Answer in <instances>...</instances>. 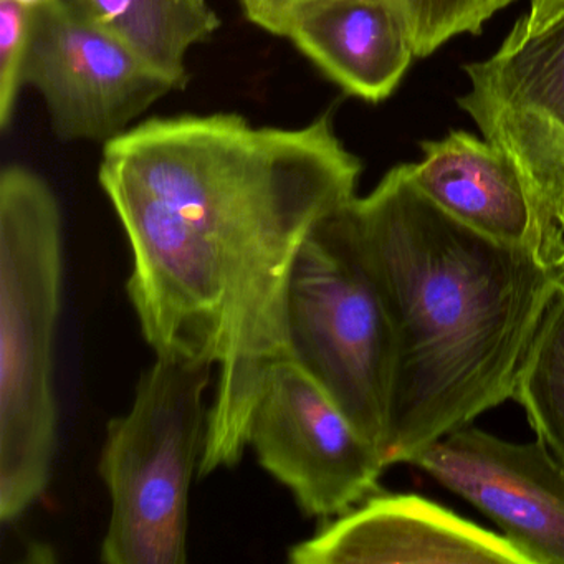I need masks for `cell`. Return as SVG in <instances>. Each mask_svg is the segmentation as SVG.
Wrapping results in <instances>:
<instances>
[{
	"mask_svg": "<svg viewBox=\"0 0 564 564\" xmlns=\"http://www.w3.org/2000/svg\"><path fill=\"white\" fill-rule=\"evenodd\" d=\"M18 2H21L25 8L37 9L41 8V6L48 4L52 0H18Z\"/></svg>",
	"mask_w": 564,
	"mask_h": 564,
	"instance_id": "ffe728a7",
	"label": "cell"
},
{
	"mask_svg": "<svg viewBox=\"0 0 564 564\" xmlns=\"http://www.w3.org/2000/svg\"><path fill=\"white\" fill-rule=\"evenodd\" d=\"M64 224L47 181L0 173V520H19L51 484L57 451L55 339Z\"/></svg>",
	"mask_w": 564,
	"mask_h": 564,
	"instance_id": "3957f363",
	"label": "cell"
},
{
	"mask_svg": "<svg viewBox=\"0 0 564 564\" xmlns=\"http://www.w3.org/2000/svg\"><path fill=\"white\" fill-rule=\"evenodd\" d=\"M556 227L557 236H560V256H557V265H560L561 272L564 275V191L561 194L560 204L556 209Z\"/></svg>",
	"mask_w": 564,
	"mask_h": 564,
	"instance_id": "d6986e66",
	"label": "cell"
},
{
	"mask_svg": "<svg viewBox=\"0 0 564 564\" xmlns=\"http://www.w3.org/2000/svg\"><path fill=\"white\" fill-rule=\"evenodd\" d=\"M564 12V0H531L530 12L523 15L530 31L546 28Z\"/></svg>",
	"mask_w": 564,
	"mask_h": 564,
	"instance_id": "ac0fdd59",
	"label": "cell"
},
{
	"mask_svg": "<svg viewBox=\"0 0 564 564\" xmlns=\"http://www.w3.org/2000/svg\"><path fill=\"white\" fill-rule=\"evenodd\" d=\"M101 25L181 90L187 54L219 31L220 19L207 0H130L120 18Z\"/></svg>",
	"mask_w": 564,
	"mask_h": 564,
	"instance_id": "4fadbf2b",
	"label": "cell"
},
{
	"mask_svg": "<svg viewBox=\"0 0 564 564\" xmlns=\"http://www.w3.org/2000/svg\"><path fill=\"white\" fill-rule=\"evenodd\" d=\"M289 339L292 358L384 455L394 391V329L375 282L328 217L293 267Z\"/></svg>",
	"mask_w": 564,
	"mask_h": 564,
	"instance_id": "5b68a950",
	"label": "cell"
},
{
	"mask_svg": "<svg viewBox=\"0 0 564 564\" xmlns=\"http://www.w3.org/2000/svg\"><path fill=\"white\" fill-rule=\"evenodd\" d=\"M293 564H530L503 534L411 494H378L290 547Z\"/></svg>",
	"mask_w": 564,
	"mask_h": 564,
	"instance_id": "30bf717a",
	"label": "cell"
},
{
	"mask_svg": "<svg viewBox=\"0 0 564 564\" xmlns=\"http://www.w3.org/2000/svg\"><path fill=\"white\" fill-rule=\"evenodd\" d=\"M98 181L130 246L144 341L216 371L199 477L236 467L270 371L292 359L300 250L359 173L313 128L214 113L137 124L105 144Z\"/></svg>",
	"mask_w": 564,
	"mask_h": 564,
	"instance_id": "6da1fadb",
	"label": "cell"
},
{
	"mask_svg": "<svg viewBox=\"0 0 564 564\" xmlns=\"http://www.w3.org/2000/svg\"><path fill=\"white\" fill-rule=\"evenodd\" d=\"M25 85L44 98L55 134L110 143L173 85L70 0L32 9Z\"/></svg>",
	"mask_w": 564,
	"mask_h": 564,
	"instance_id": "52a82bcc",
	"label": "cell"
},
{
	"mask_svg": "<svg viewBox=\"0 0 564 564\" xmlns=\"http://www.w3.org/2000/svg\"><path fill=\"white\" fill-rule=\"evenodd\" d=\"M421 148L422 160L408 164L409 176L434 206L485 239L538 253L557 265L560 240L501 148L467 131H452Z\"/></svg>",
	"mask_w": 564,
	"mask_h": 564,
	"instance_id": "8fae6325",
	"label": "cell"
},
{
	"mask_svg": "<svg viewBox=\"0 0 564 564\" xmlns=\"http://www.w3.org/2000/svg\"><path fill=\"white\" fill-rule=\"evenodd\" d=\"M70 2L98 24L113 22L130 6V0H70Z\"/></svg>",
	"mask_w": 564,
	"mask_h": 564,
	"instance_id": "e0dca14e",
	"label": "cell"
},
{
	"mask_svg": "<svg viewBox=\"0 0 564 564\" xmlns=\"http://www.w3.org/2000/svg\"><path fill=\"white\" fill-rule=\"evenodd\" d=\"M414 39L415 57L425 58L458 35H480L485 24L514 0H398Z\"/></svg>",
	"mask_w": 564,
	"mask_h": 564,
	"instance_id": "9a60e30c",
	"label": "cell"
},
{
	"mask_svg": "<svg viewBox=\"0 0 564 564\" xmlns=\"http://www.w3.org/2000/svg\"><path fill=\"white\" fill-rule=\"evenodd\" d=\"M280 37L368 104L391 97L415 57L398 0H310L290 12Z\"/></svg>",
	"mask_w": 564,
	"mask_h": 564,
	"instance_id": "7c38bea8",
	"label": "cell"
},
{
	"mask_svg": "<svg viewBox=\"0 0 564 564\" xmlns=\"http://www.w3.org/2000/svg\"><path fill=\"white\" fill-rule=\"evenodd\" d=\"M247 445L306 517H339L379 491L382 452L295 359L270 371Z\"/></svg>",
	"mask_w": 564,
	"mask_h": 564,
	"instance_id": "8992f818",
	"label": "cell"
},
{
	"mask_svg": "<svg viewBox=\"0 0 564 564\" xmlns=\"http://www.w3.org/2000/svg\"><path fill=\"white\" fill-rule=\"evenodd\" d=\"M408 465L490 518L530 564H564V464L543 442L505 441L468 424Z\"/></svg>",
	"mask_w": 564,
	"mask_h": 564,
	"instance_id": "9c48e42d",
	"label": "cell"
},
{
	"mask_svg": "<svg viewBox=\"0 0 564 564\" xmlns=\"http://www.w3.org/2000/svg\"><path fill=\"white\" fill-rule=\"evenodd\" d=\"M32 9L18 0H0V130L14 118L31 44Z\"/></svg>",
	"mask_w": 564,
	"mask_h": 564,
	"instance_id": "2e32d148",
	"label": "cell"
},
{
	"mask_svg": "<svg viewBox=\"0 0 564 564\" xmlns=\"http://www.w3.org/2000/svg\"><path fill=\"white\" fill-rule=\"evenodd\" d=\"M538 441L564 464V283L547 306L514 382Z\"/></svg>",
	"mask_w": 564,
	"mask_h": 564,
	"instance_id": "5bb4252c",
	"label": "cell"
},
{
	"mask_svg": "<svg viewBox=\"0 0 564 564\" xmlns=\"http://www.w3.org/2000/svg\"><path fill=\"white\" fill-rule=\"evenodd\" d=\"M213 372L156 356L130 411L108 424L98 465L111 501L104 563H187L189 491L206 451Z\"/></svg>",
	"mask_w": 564,
	"mask_h": 564,
	"instance_id": "277c9868",
	"label": "cell"
},
{
	"mask_svg": "<svg viewBox=\"0 0 564 564\" xmlns=\"http://www.w3.org/2000/svg\"><path fill=\"white\" fill-rule=\"evenodd\" d=\"M328 223L371 276L394 329L388 467L513 399L564 283L556 263L462 226L417 189L408 164Z\"/></svg>",
	"mask_w": 564,
	"mask_h": 564,
	"instance_id": "7a4b0ae2",
	"label": "cell"
},
{
	"mask_svg": "<svg viewBox=\"0 0 564 564\" xmlns=\"http://www.w3.org/2000/svg\"><path fill=\"white\" fill-rule=\"evenodd\" d=\"M464 72L470 88L458 107L514 161L560 240L554 217L564 191V12L538 31L518 19L491 57Z\"/></svg>",
	"mask_w": 564,
	"mask_h": 564,
	"instance_id": "ba28073f",
	"label": "cell"
}]
</instances>
